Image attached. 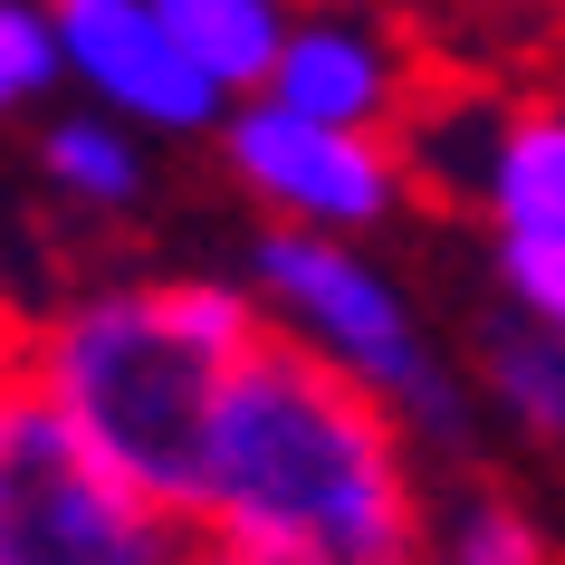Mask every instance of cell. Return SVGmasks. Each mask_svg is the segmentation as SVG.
<instances>
[{
  "label": "cell",
  "instance_id": "9c48e42d",
  "mask_svg": "<svg viewBox=\"0 0 565 565\" xmlns=\"http://www.w3.org/2000/svg\"><path fill=\"white\" fill-rule=\"evenodd\" d=\"M145 145H153V135H135V125L106 116V106L49 116V125H39V182H49L67 211L125 221V211H145V192H153V153Z\"/></svg>",
  "mask_w": 565,
  "mask_h": 565
},
{
  "label": "cell",
  "instance_id": "7a4b0ae2",
  "mask_svg": "<svg viewBox=\"0 0 565 565\" xmlns=\"http://www.w3.org/2000/svg\"><path fill=\"white\" fill-rule=\"evenodd\" d=\"M268 335L249 278H87L20 317V384L192 518L231 364Z\"/></svg>",
  "mask_w": 565,
  "mask_h": 565
},
{
  "label": "cell",
  "instance_id": "8fae6325",
  "mask_svg": "<svg viewBox=\"0 0 565 565\" xmlns=\"http://www.w3.org/2000/svg\"><path fill=\"white\" fill-rule=\"evenodd\" d=\"M479 374H489V403H499L518 431L565 441V335L556 327H536L527 307L499 317V327L479 335Z\"/></svg>",
  "mask_w": 565,
  "mask_h": 565
},
{
  "label": "cell",
  "instance_id": "8992f818",
  "mask_svg": "<svg viewBox=\"0 0 565 565\" xmlns=\"http://www.w3.org/2000/svg\"><path fill=\"white\" fill-rule=\"evenodd\" d=\"M49 10H58L67 87L106 116H125L135 135H182L192 145V135H221V116L239 106L192 67V49L163 30L153 0H49Z\"/></svg>",
  "mask_w": 565,
  "mask_h": 565
},
{
  "label": "cell",
  "instance_id": "277c9868",
  "mask_svg": "<svg viewBox=\"0 0 565 565\" xmlns=\"http://www.w3.org/2000/svg\"><path fill=\"white\" fill-rule=\"evenodd\" d=\"M0 565H192V518L20 384L0 403Z\"/></svg>",
  "mask_w": 565,
  "mask_h": 565
},
{
  "label": "cell",
  "instance_id": "9a60e30c",
  "mask_svg": "<svg viewBox=\"0 0 565 565\" xmlns=\"http://www.w3.org/2000/svg\"><path fill=\"white\" fill-rule=\"evenodd\" d=\"M10 393H20V317L0 307V403H10Z\"/></svg>",
  "mask_w": 565,
  "mask_h": 565
},
{
  "label": "cell",
  "instance_id": "4fadbf2b",
  "mask_svg": "<svg viewBox=\"0 0 565 565\" xmlns=\"http://www.w3.org/2000/svg\"><path fill=\"white\" fill-rule=\"evenodd\" d=\"M67 87L58 10L49 0H0V116H39Z\"/></svg>",
  "mask_w": 565,
  "mask_h": 565
},
{
  "label": "cell",
  "instance_id": "6da1fadb",
  "mask_svg": "<svg viewBox=\"0 0 565 565\" xmlns=\"http://www.w3.org/2000/svg\"><path fill=\"white\" fill-rule=\"evenodd\" d=\"M413 422L268 327L221 384L192 565H422Z\"/></svg>",
  "mask_w": 565,
  "mask_h": 565
},
{
  "label": "cell",
  "instance_id": "5b68a950",
  "mask_svg": "<svg viewBox=\"0 0 565 565\" xmlns=\"http://www.w3.org/2000/svg\"><path fill=\"white\" fill-rule=\"evenodd\" d=\"M221 173L288 231H335V239H364L384 231L393 211L413 202V163L393 135L374 125H327V116H298L278 96H239L221 116Z\"/></svg>",
  "mask_w": 565,
  "mask_h": 565
},
{
  "label": "cell",
  "instance_id": "52a82bcc",
  "mask_svg": "<svg viewBox=\"0 0 565 565\" xmlns=\"http://www.w3.org/2000/svg\"><path fill=\"white\" fill-rule=\"evenodd\" d=\"M259 96L298 106V116H327V125H374V135H393V125L413 116V67H403V49L364 10L307 0L298 20H288V49H278Z\"/></svg>",
  "mask_w": 565,
  "mask_h": 565
},
{
  "label": "cell",
  "instance_id": "ba28073f",
  "mask_svg": "<svg viewBox=\"0 0 565 565\" xmlns=\"http://www.w3.org/2000/svg\"><path fill=\"white\" fill-rule=\"evenodd\" d=\"M479 211L499 239H565V106H508L489 125Z\"/></svg>",
  "mask_w": 565,
  "mask_h": 565
},
{
  "label": "cell",
  "instance_id": "30bf717a",
  "mask_svg": "<svg viewBox=\"0 0 565 565\" xmlns=\"http://www.w3.org/2000/svg\"><path fill=\"white\" fill-rule=\"evenodd\" d=\"M153 10L221 96H259L288 49V20H298V0H153Z\"/></svg>",
  "mask_w": 565,
  "mask_h": 565
},
{
  "label": "cell",
  "instance_id": "5bb4252c",
  "mask_svg": "<svg viewBox=\"0 0 565 565\" xmlns=\"http://www.w3.org/2000/svg\"><path fill=\"white\" fill-rule=\"evenodd\" d=\"M499 288L508 307H527L536 327L565 335V239H499Z\"/></svg>",
  "mask_w": 565,
  "mask_h": 565
},
{
  "label": "cell",
  "instance_id": "7c38bea8",
  "mask_svg": "<svg viewBox=\"0 0 565 565\" xmlns=\"http://www.w3.org/2000/svg\"><path fill=\"white\" fill-rule=\"evenodd\" d=\"M422 565H556V556H546V536H536V518L518 499L460 489V499L441 508L431 546H422Z\"/></svg>",
  "mask_w": 565,
  "mask_h": 565
},
{
  "label": "cell",
  "instance_id": "2e32d148",
  "mask_svg": "<svg viewBox=\"0 0 565 565\" xmlns=\"http://www.w3.org/2000/svg\"><path fill=\"white\" fill-rule=\"evenodd\" d=\"M298 10H307V0H298Z\"/></svg>",
  "mask_w": 565,
  "mask_h": 565
},
{
  "label": "cell",
  "instance_id": "3957f363",
  "mask_svg": "<svg viewBox=\"0 0 565 565\" xmlns=\"http://www.w3.org/2000/svg\"><path fill=\"white\" fill-rule=\"evenodd\" d=\"M249 288H259L268 327H278V335H298L307 355H327L335 374L374 384L393 413L422 431V441H441V450L470 441V403H460V384H450L441 364H431L413 298H403L384 268L364 259L355 239H335V231H288V221H268V231L249 239Z\"/></svg>",
  "mask_w": 565,
  "mask_h": 565
}]
</instances>
